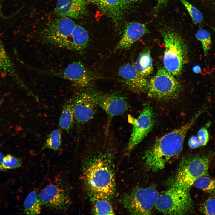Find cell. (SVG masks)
<instances>
[{"mask_svg":"<svg viewBox=\"0 0 215 215\" xmlns=\"http://www.w3.org/2000/svg\"><path fill=\"white\" fill-rule=\"evenodd\" d=\"M0 69L12 76L16 81L17 83L23 87L24 89H27L28 88L17 74L13 64L6 52L0 39Z\"/></svg>","mask_w":215,"mask_h":215,"instance_id":"obj_18","label":"cell"},{"mask_svg":"<svg viewBox=\"0 0 215 215\" xmlns=\"http://www.w3.org/2000/svg\"><path fill=\"white\" fill-rule=\"evenodd\" d=\"M203 175L196 179L193 185L196 188L211 194L215 193V179Z\"/></svg>","mask_w":215,"mask_h":215,"instance_id":"obj_24","label":"cell"},{"mask_svg":"<svg viewBox=\"0 0 215 215\" xmlns=\"http://www.w3.org/2000/svg\"><path fill=\"white\" fill-rule=\"evenodd\" d=\"M159 195L153 187L138 188L124 196L122 201L128 212L134 215H150Z\"/></svg>","mask_w":215,"mask_h":215,"instance_id":"obj_7","label":"cell"},{"mask_svg":"<svg viewBox=\"0 0 215 215\" xmlns=\"http://www.w3.org/2000/svg\"><path fill=\"white\" fill-rule=\"evenodd\" d=\"M197 135L201 146L205 145L209 139V134L207 129L204 128H201L198 131Z\"/></svg>","mask_w":215,"mask_h":215,"instance_id":"obj_29","label":"cell"},{"mask_svg":"<svg viewBox=\"0 0 215 215\" xmlns=\"http://www.w3.org/2000/svg\"><path fill=\"white\" fill-rule=\"evenodd\" d=\"M118 74L122 82L131 91L141 92L147 90V80L138 72L134 65L130 63L122 65L119 68Z\"/></svg>","mask_w":215,"mask_h":215,"instance_id":"obj_14","label":"cell"},{"mask_svg":"<svg viewBox=\"0 0 215 215\" xmlns=\"http://www.w3.org/2000/svg\"><path fill=\"white\" fill-rule=\"evenodd\" d=\"M181 86L171 73L165 68L159 70L148 84V95L159 100H168L176 97Z\"/></svg>","mask_w":215,"mask_h":215,"instance_id":"obj_8","label":"cell"},{"mask_svg":"<svg viewBox=\"0 0 215 215\" xmlns=\"http://www.w3.org/2000/svg\"><path fill=\"white\" fill-rule=\"evenodd\" d=\"M148 31L146 25L142 23L136 22L127 23L122 37L115 47V50H129L136 42Z\"/></svg>","mask_w":215,"mask_h":215,"instance_id":"obj_15","label":"cell"},{"mask_svg":"<svg viewBox=\"0 0 215 215\" xmlns=\"http://www.w3.org/2000/svg\"><path fill=\"white\" fill-rule=\"evenodd\" d=\"M75 120L78 125H82L92 119L98 107L94 90L83 89L72 99Z\"/></svg>","mask_w":215,"mask_h":215,"instance_id":"obj_10","label":"cell"},{"mask_svg":"<svg viewBox=\"0 0 215 215\" xmlns=\"http://www.w3.org/2000/svg\"><path fill=\"white\" fill-rule=\"evenodd\" d=\"M86 4L85 0H58L55 12L60 17L78 19L86 14Z\"/></svg>","mask_w":215,"mask_h":215,"instance_id":"obj_16","label":"cell"},{"mask_svg":"<svg viewBox=\"0 0 215 215\" xmlns=\"http://www.w3.org/2000/svg\"><path fill=\"white\" fill-rule=\"evenodd\" d=\"M94 93L98 107L103 110L109 118L123 114L129 108L127 98L121 93H103L95 91Z\"/></svg>","mask_w":215,"mask_h":215,"instance_id":"obj_13","label":"cell"},{"mask_svg":"<svg viewBox=\"0 0 215 215\" xmlns=\"http://www.w3.org/2000/svg\"><path fill=\"white\" fill-rule=\"evenodd\" d=\"M142 0H121V1L123 6L126 8L127 6L129 4Z\"/></svg>","mask_w":215,"mask_h":215,"instance_id":"obj_31","label":"cell"},{"mask_svg":"<svg viewBox=\"0 0 215 215\" xmlns=\"http://www.w3.org/2000/svg\"><path fill=\"white\" fill-rule=\"evenodd\" d=\"M199 210L205 215H215V196L208 198L200 205Z\"/></svg>","mask_w":215,"mask_h":215,"instance_id":"obj_27","label":"cell"},{"mask_svg":"<svg viewBox=\"0 0 215 215\" xmlns=\"http://www.w3.org/2000/svg\"><path fill=\"white\" fill-rule=\"evenodd\" d=\"M132 122L133 127L127 147L129 152L143 140L154 126L155 116L150 105H145L139 116Z\"/></svg>","mask_w":215,"mask_h":215,"instance_id":"obj_11","label":"cell"},{"mask_svg":"<svg viewBox=\"0 0 215 215\" xmlns=\"http://www.w3.org/2000/svg\"><path fill=\"white\" fill-rule=\"evenodd\" d=\"M165 44L163 63L165 69L173 76L179 74L187 58V48L183 39L176 33L162 31Z\"/></svg>","mask_w":215,"mask_h":215,"instance_id":"obj_4","label":"cell"},{"mask_svg":"<svg viewBox=\"0 0 215 215\" xmlns=\"http://www.w3.org/2000/svg\"><path fill=\"white\" fill-rule=\"evenodd\" d=\"M169 0H157V7L158 8L162 7Z\"/></svg>","mask_w":215,"mask_h":215,"instance_id":"obj_32","label":"cell"},{"mask_svg":"<svg viewBox=\"0 0 215 215\" xmlns=\"http://www.w3.org/2000/svg\"><path fill=\"white\" fill-rule=\"evenodd\" d=\"M109 134L97 139L96 148L93 151L84 165L83 175L91 197L110 199L114 194L115 180L113 158L114 142Z\"/></svg>","mask_w":215,"mask_h":215,"instance_id":"obj_1","label":"cell"},{"mask_svg":"<svg viewBox=\"0 0 215 215\" xmlns=\"http://www.w3.org/2000/svg\"><path fill=\"white\" fill-rule=\"evenodd\" d=\"M42 205L49 209L64 211L71 204L69 195L65 190L57 184L47 185L38 194Z\"/></svg>","mask_w":215,"mask_h":215,"instance_id":"obj_12","label":"cell"},{"mask_svg":"<svg viewBox=\"0 0 215 215\" xmlns=\"http://www.w3.org/2000/svg\"><path fill=\"white\" fill-rule=\"evenodd\" d=\"M42 73L45 75L69 80L77 87L83 89L92 85L96 78L95 74L80 61L74 62L62 69L43 70Z\"/></svg>","mask_w":215,"mask_h":215,"instance_id":"obj_9","label":"cell"},{"mask_svg":"<svg viewBox=\"0 0 215 215\" xmlns=\"http://www.w3.org/2000/svg\"><path fill=\"white\" fill-rule=\"evenodd\" d=\"M193 71L196 73H198L201 71V69L200 66L198 65H196L193 68Z\"/></svg>","mask_w":215,"mask_h":215,"instance_id":"obj_34","label":"cell"},{"mask_svg":"<svg viewBox=\"0 0 215 215\" xmlns=\"http://www.w3.org/2000/svg\"><path fill=\"white\" fill-rule=\"evenodd\" d=\"M179 0L186 9L194 23L199 24L202 22L203 16L197 9L186 0Z\"/></svg>","mask_w":215,"mask_h":215,"instance_id":"obj_26","label":"cell"},{"mask_svg":"<svg viewBox=\"0 0 215 215\" xmlns=\"http://www.w3.org/2000/svg\"><path fill=\"white\" fill-rule=\"evenodd\" d=\"M118 25L122 18L126 8L121 0H90Z\"/></svg>","mask_w":215,"mask_h":215,"instance_id":"obj_17","label":"cell"},{"mask_svg":"<svg viewBox=\"0 0 215 215\" xmlns=\"http://www.w3.org/2000/svg\"><path fill=\"white\" fill-rule=\"evenodd\" d=\"M200 113L199 112L185 124L158 139L146 150L144 159L147 170L152 172L161 170L170 160L179 154L188 131Z\"/></svg>","mask_w":215,"mask_h":215,"instance_id":"obj_2","label":"cell"},{"mask_svg":"<svg viewBox=\"0 0 215 215\" xmlns=\"http://www.w3.org/2000/svg\"><path fill=\"white\" fill-rule=\"evenodd\" d=\"M42 206L36 191H33L28 194L24 200V213L29 215L39 214L41 212Z\"/></svg>","mask_w":215,"mask_h":215,"instance_id":"obj_21","label":"cell"},{"mask_svg":"<svg viewBox=\"0 0 215 215\" xmlns=\"http://www.w3.org/2000/svg\"><path fill=\"white\" fill-rule=\"evenodd\" d=\"M210 159L206 156L184 158L180 162L172 185L190 189L194 182L207 175Z\"/></svg>","mask_w":215,"mask_h":215,"instance_id":"obj_6","label":"cell"},{"mask_svg":"<svg viewBox=\"0 0 215 215\" xmlns=\"http://www.w3.org/2000/svg\"><path fill=\"white\" fill-rule=\"evenodd\" d=\"M212 28L213 30L215 32V27H212Z\"/></svg>","mask_w":215,"mask_h":215,"instance_id":"obj_35","label":"cell"},{"mask_svg":"<svg viewBox=\"0 0 215 215\" xmlns=\"http://www.w3.org/2000/svg\"><path fill=\"white\" fill-rule=\"evenodd\" d=\"M62 137V131L60 128L52 131L46 139L42 148V150L46 149L54 151L59 150L61 146Z\"/></svg>","mask_w":215,"mask_h":215,"instance_id":"obj_23","label":"cell"},{"mask_svg":"<svg viewBox=\"0 0 215 215\" xmlns=\"http://www.w3.org/2000/svg\"><path fill=\"white\" fill-rule=\"evenodd\" d=\"M93 202V211L96 215H114V211L110 199L105 197L91 198Z\"/></svg>","mask_w":215,"mask_h":215,"instance_id":"obj_22","label":"cell"},{"mask_svg":"<svg viewBox=\"0 0 215 215\" xmlns=\"http://www.w3.org/2000/svg\"><path fill=\"white\" fill-rule=\"evenodd\" d=\"M22 165L20 159L12 155L5 156L4 159L3 170L13 169L20 167Z\"/></svg>","mask_w":215,"mask_h":215,"instance_id":"obj_28","label":"cell"},{"mask_svg":"<svg viewBox=\"0 0 215 215\" xmlns=\"http://www.w3.org/2000/svg\"><path fill=\"white\" fill-rule=\"evenodd\" d=\"M76 25L71 18L68 17H61L53 19L42 31L43 39L52 46L75 51Z\"/></svg>","mask_w":215,"mask_h":215,"instance_id":"obj_3","label":"cell"},{"mask_svg":"<svg viewBox=\"0 0 215 215\" xmlns=\"http://www.w3.org/2000/svg\"><path fill=\"white\" fill-rule=\"evenodd\" d=\"M188 145L192 149L197 148L201 146L199 140L198 136H194L189 140Z\"/></svg>","mask_w":215,"mask_h":215,"instance_id":"obj_30","label":"cell"},{"mask_svg":"<svg viewBox=\"0 0 215 215\" xmlns=\"http://www.w3.org/2000/svg\"><path fill=\"white\" fill-rule=\"evenodd\" d=\"M5 156L0 151V171H3V164Z\"/></svg>","mask_w":215,"mask_h":215,"instance_id":"obj_33","label":"cell"},{"mask_svg":"<svg viewBox=\"0 0 215 215\" xmlns=\"http://www.w3.org/2000/svg\"><path fill=\"white\" fill-rule=\"evenodd\" d=\"M75 120L73 104L72 99L63 105L59 123L61 129L69 133L72 128Z\"/></svg>","mask_w":215,"mask_h":215,"instance_id":"obj_19","label":"cell"},{"mask_svg":"<svg viewBox=\"0 0 215 215\" xmlns=\"http://www.w3.org/2000/svg\"><path fill=\"white\" fill-rule=\"evenodd\" d=\"M138 72L145 77L153 71L152 60L148 51L142 52L137 58L134 65Z\"/></svg>","mask_w":215,"mask_h":215,"instance_id":"obj_20","label":"cell"},{"mask_svg":"<svg viewBox=\"0 0 215 215\" xmlns=\"http://www.w3.org/2000/svg\"></svg>","mask_w":215,"mask_h":215,"instance_id":"obj_36","label":"cell"},{"mask_svg":"<svg viewBox=\"0 0 215 215\" xmlns=\"http://www.w3.org/2000/svg\"><path fill=\"white\" fill-rule=\"evenodd\" d=\"M195 36L201 43L204 56H207L211 47V40L210 33L205 30L199 29L197 31Z\"/></svg>","mask_w":215,"mask_h":215,"instance_id":"obj_25","label":"cell"},{"mask_svg":"<svg viewBox=\"0 0 215 215\" xmlns=\"http://www.w3.org/2000/svg\"><path fill=\"white\" fill-rule=\"evenodd\" d=\"M189 190L172 185L159 196L155 207L165 214L181 215L189 213L193 207Z\"/></svg>","mask_w":215,"mask_h":215,"instance_id":"obj_5","label":"cell"}]
</instances>
